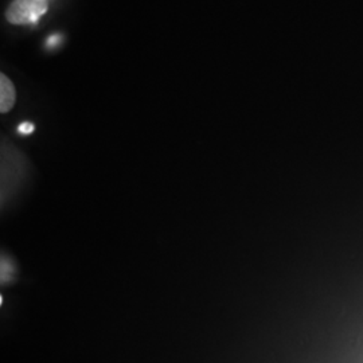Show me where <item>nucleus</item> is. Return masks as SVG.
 Masks as SVG:
<instances>
[{"mask_svg":"<svg viewBox=\"0 0 363 363\" xmlns=\"http://www.w3.org/2000/svg\"><path fill=\"white\" fill-rule=\"evenodd\" d=\"M48 11V0H15L7 11L13 25H34Z\"/></svg>","mask_w":363,"mask_h":363,"instance_id":"obj_1","label":"nucleus"},{"mask_svg":"<svg viewBox=\"0 0 363 363\" xmlns=\"http://www.w3.org/2000/svg\"><path fill=\"white\" fill-rule=\"evenodd\" d=\"M16 100V93L13 82L4 74L0 76V111L1 113L9 112Z\"/></svg>","mask_w":363,"mask_h":363,"instance_id":"obj_2","label":"nucleus"},{"mask_svg":"<svg viewBox=\"0 0 363 363\" xmlns=\"http://www.w3.org/2000/svg\"><path fill=\"white\" fill-rule=\"evenodd\" d=\"M15 269H16L15 264L11 262L10 259L3 257V261H1V283H3V286L10 284L13 281V277L16 274Z\"/></svg>","mask_w":363,"mask_h":363,"instance_id":"obj_3","label":"nucleus"},{"mask_svg":"<svg viewBox=\"0 0 363 363\" xmlns=\"http://www.w3.org/2000/svg\"><path fill=\"white\" fill-rule=\"evenodd\" d=\"M34 130V125L31 123H22L19 127H18V132L21 135H30L31 132Z\"/></svg>","mask_w":363,"mask_h":363,"instance_id":"obj_4","label":"nucleus"},{"mask_svg":"<svg viewBox=\"0 0 363 363\" xmlns=\"http://www.w3.org/2000/svg\"><path fill=\"white\" fill-rule=\"evenodd\" d=\"M60 42H61V37L60 35H52L50 38L48 39V46H50V48L57 46Z\"/></svg>","mask_w":363,"mask_h":363,"instance_id":"obj_5","label":"nucleus"}]
</instances>
